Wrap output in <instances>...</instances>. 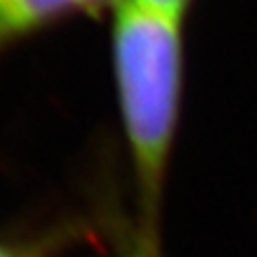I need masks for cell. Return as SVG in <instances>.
<instances>
[{
	"label": "cell",
	"mask_w": 257,
	"mask_h": 257,
	"mask_svg": "<svg viewBox=\"0 0 257 257\" xmlns=\"http://www.w3.org/2000/svg\"><path fill=\"white\" fill-rule=\"evenodd\" d=\"M0 257H37L29 247L13 245V243H0Z\"/></svg>",
	"instance_id": "cell-6"
},
{
	"label": "cell",
	"mask_w": 257,
	"mask_h": 257,
	"mask_svg": "<svg viewBox=\"0 0 257 257\" xmlns=\"http://www.w3.org/2000/svg\"><path fill=\"white\" fill-rule=\"evenodd\" d=\"M184 19L132 0L111 13V69L119 121L132 158L140 225L158 233L160 203L184 91Z\"/></svg>",
	"instance_id": "cell-1"
},
{
	"label": "cell",
	"mask_w": 257,
	"mask_h": 257,
	"mask_svg": "<svg viewBox=\"0 0 257 257\" xmlns=\"http://www.w3.org/2000/svg\"><path fill=\"white\" fill-rule=\"evenodd\" d=\"M117 257H162L158 247V233L144 227L121 229L117 237Z\"/></svg>",
	"instance_id": "cell-3"
},
{
	"label": "cell",
	"mask_w": 257,
	"mask_h": 257,
	"mask_svg": "<svg viewBox=\"0 0 257 257\" xmlns=\"http://www.w3.org/2000/svg\"><path fill=\"white\" fill-rule=\"evenodd\" d=\"M71 13L73 0H0V53Z\"/></svg>",
	"instance_id": "cell-2"
},
{
	"label": "cell",
	"mask_w": 257,
	"mask_h": 257,
	"mask_svg": "<svg viewBox=\"0 0 257 257\" xmlns=\"http://www.w3.org/2000/svg\"><path fill=\"white\" fill-rule=\"evenodd\" d=\"M123 0H73V7L77 13H85L91 17H99L101 13H113Z\"/></svg>",
	"instance_id": "cell-5"
},
{
	"label": "cell",
	"mask_w": 257,
	"mask_h": 257,
	"mask_svg": "<svg viewBox=\"0 0 257 257\" xmlns=\"http://www.w3.org/2000/svg\"><path fill=\"white\" fill-rule=\"evenodd\" d=\"M132 3H136V5H140L144 9L168 15V17L184 19V15H186L192 0H132Z\"/></svg>",
	"instance_id": "cell-4"
}]
</instances>
